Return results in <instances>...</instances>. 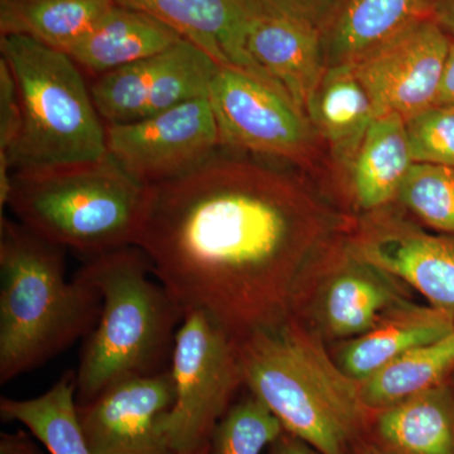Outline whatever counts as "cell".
Returning a JSON list of instances; mask_svg holds the SVG:
<instances>
[{"label": "cell", "instance_id": "obj_7", "mask_svg": "<svg viewBox=\"0 0 454 454\" xmlns=\"http://www.w3.org/2000/svg\"><path fill=\"white\" fill-rule=\"evenodd\" d=\"M175 403L162 428L177 454H195L210 443L212 432L244 382L235 340L202 310L184 316L170 361Z\"/></svg>", "mask_w": 454, "mask_h": 454}, {"label": "cell", "instance_id": "obj_17", "mask_svg": "<svg viewBox=\"0 0 454 454\" xmlns=\"http://www.w3.org/2000/svg\"><path fill=\"white\" fill-rule=\"evenodd\" d=\"M181 40L175 29L157 18L115 4L64 52L82 70L98 77L158 55Z\"/></svg>", "mask_w": 454, "mask_h": 454}, {"label": "cell", "instance_id": "obj_10", "mask_svg": "<svg viewBox=\"0 0 454 454\" xmlns=\"http://www.w3.org/2000/svg\"><path fill=\"white\" fill-rule=\"evenodd\" d=\"M217 70L205 51L181 40L158 55L95 77L90 90L104 122L122 124L207 94Z\"/></svg>", "mask_w": 454, "mask_h": 454}, {"label": "cell", "instance_id": "obj_22", "mask_svg": "<svg viewBox=\"0 0 454 454\" xmlns=\"http://www.w3.org/2000/svg\"><path fill=\"white\" fill-rule=\"evenodd\" d=\"M114 5L113 0H0V33L66 51Z\"/></svg>", "mask_w": 454, "mask_h": 454}, {"label": "cell", "instance_id": "obj_14", "mask_svg": "<svg viewBox=\"0 0 454 454\" xmlns=\"http://www.w3.org/2000/svg\"><path fill=\"white\" fill-rule=\"evenodd\" d=\"M115 4L145 12L157 18L190 41L216 62L255 77L286 91L247 51V35L253 23L267 9L258 0H113ZM288 97V95H286ZM289 98V97H288Z\"/></svg>", "mask_w": 454, "mask_h": 454}, {"label": "cell", "instance_id": "obj_26", "mask_svg": "<svg viewBox=\"0 0 454 454\" xmlns=\"http://www.w3.org/2000/svg\"><path fill=\"white\" fill-rule=\"evenodd\" d=\"M283 432L276 415L252 394L221 418L212 432L208 454H262Z\"/></svg>", "mask_w": 454, "mask_h": 454}, {"label": "cell", "instance_id": "obj_15", "mask_svg": "<svg viewBox=\"0 0 454 454\" xmlns=\"http://www.w3.org/2000/svg\"><path fill=\"white\" fill-rule=\"evenodd\" d=\"M435 0H339L319 31L325 68L354 65L432 17Z\"/></svg>", "mask_w": 454, "mask_h": 454}, {"label": "cell", "instance_id": "obj_16", "mask_svg": "<svg viewBox=\"0 0 454 454\" xmlns=\"http://www.w3.org/2000/svg\"><path fill=\"white\" fill-rule=\"evenodd\" d=\"M247 51L306 114L310 95L325 70L319 32L267 9L250 28Z\"/></svg>", "mask_w": 454, "mask_h": 454}, {"label": "cell", "instance_id": "obj_11", "mask_svg": "<svg viewBox=\"0 0 454 454\" xmlns=\"http://www.w3.org/2000/svg\"><path fill=\"white\" fill-rule=\"evenodd\" d=\"M452 38L426 18L355 62L378 116L405 121L435 106Z\"/></svg>", "mask_w": 454, "mask_h": 454}, {"label": "cell", "instance_id": "obj_20", "mask_svg": "<svg viewBox=\"0 0 454 454\" xmlns=\"http://www.w3.org/2000/svg\"><path fill=\"white\" fill-rule=\"evenodd\" d=\"M373 437L389 454H454V399L438 387L375 411Z\"/></svg>", "mask_w": 454, "mask_h": 454}, {"label": "cell", "instance_id": "obj_12", "mask_svg": "<svg viewBox=\"0 0 454 454\" xmlns=\"http://www.w3.org/2000/svg\"><path fill=\"white\" fill-rule=\"evenodd\" d=\"M173 403L175 382L167 370L115 382L77 409L92 454H177L162 428Z\"/></svg>", "mask_w": 454, "mask_h": 454}, {"label": "cell", "instance_id": "obj_21", "mask_svg": "<svg viewBox=\"0 0 454 454\" xmlns=\"http://www.w3.org/2000/svg\"><path fill=\"white\" fill-rule=\"evenodd\" d=\"M454 333V322L434 307H411L394 313L351 340L340 355V367L363 382L411 349Z\"/></svg>", "mask_w": 454, "mask_h": 454}, {"label": "cell", "instance_id": "obj_25", "mask_svg": "<svg viewBox=\"0 0 454 454\" xmlns=\"http://www.w3.org/2000/svg\"><path fill=\"white\" fill-rule=\"evenodd\" d=\"M365 269H351L333 280L325 295L328 325L337 336H360L379 324L390 292Z\"/></svg>", "mask_w": 454, "mask_h": 454}, {"label": "cell", "instance_id": "obj_34", "mask_svg": "<svg viewBox=\"0 0 454 454\" xmlns=\"http://www.w3.org/2000/svg\"><path fill=\"white\" fill-rule=\"evenodd\" d=\"M348 454H389L384 452V450H380L378 446L372 443L370 441H366V439L363 438V435L360 437L355 438L354 441L349 444Z\"/></svg>", "mask_w": 454, "mask_h": 454}, {"label": "cell", "instance_id": "obj_35", "mask_svg": "<svg viewBox=\"0 0 454 454\" xmlns=\"http://www.w3.org/2000/svg\"><path fill=\"white\" fill-rule=\"evenodd\" d=\"M195 454H208V446L202 448L201 450H199V452H196Z\"/></svg>", "mask_w": 454, "mask_h": 454}, {"label": "cell", "instance_id": "obj_23", "mask_svg": "<svg viewBox=\"0 0 454 454\" xmlns=\"http://www.w3.org/2000/svg\"><path fill=\"white\" fill-rule=\"evenodd\" d=\"M0 415L7 422L22 423L50 454H92L76 402L74 372H65L40 396L17 400L3 396Z\"/></svg>", "mask_w": 454, "mask_h": 454}, {"label": "cell", "instance_id": "obj_9", "mask_svg": "<svg viewBox=\"0 0 454 454\" xmlns=\"http://www.w3.org/2000/svg\"><path fill=\"white\" fill-rule=\"evenodd\" d=\"M106 129L107 154L149 187L184 177L220 149L208 92L149 118L106 124Z\"/></svg>", "mask_w": 454, "mask_h": 454}, {"label": "cell", "instance_id": "obj_4", "mask_svg": "<svg viewBox=\"0 0 454 454\" xmlns=\"http://www.w3.org/2000/svg\"><path fill=\"white\" fill-rule=\"evenodd\" d=\"M245 384L284 430L322 454H348L365 432L360 387L306 333L277 325L236 342Z\"/></svg>", "mask_w": 454, "mask_h": 454}, {"label": "cell", "instance_id": "obj_29", "mask_svg": "<svg viewBox=\"0 0 454 454\" xmlns=\"http://www.w3.org/2000/svg\"><path fill=\"white\" fill-rule=\"evenodd\" d=\"M22 130V103L16 77L0 59V154L7 155Z\"/></svg>", "mask_w": 454, "mask_h": 454}, {"label": "cell", "instance_id": "obj_5", "mask_svg": "<svg viewBox=\"0 0 454 454\" xmlns=\"http://www.w3.org/2000/svg\"><path fill=\"white\" fill-rule=\"evenodd\" d=\"M151 187L109 154L92 162L16 170L8 206L44 240L83 255L137 245Z\"/></svg>", "mask_w": 454, "mask_h": 454}, {"label": "cell", "instance_id": "obj_24", "mask_svg": "<svg viewBox=\"0 0 454 454\" xmlns=\"http://www.w3.org/2000/svg\"><path fill=\"white\" fill-rule=\"evenodd\" d=\"M454 369V333L391 361L361 382L367 411H380L441 387Z\"/></svg>", "mask_w": 454, "mask_h": 454}, {"label": "cell", "instance_id": "obj_6", "mask_svg": "<svg viewBox=\"0 0 454 454\" xmlns=\"http://www.w3.org/2000/svg\"><path fill=\"white\" fill-rule=\"evenodd\" d=\"M0 52L16 77L22 103L20 138L2 154L13 172L107 155L106 122L82 68L67 53L23 35H2Z\"/></svg>", "mask_w": 454, "mask_h": 454}, {"label": "cell", "instance_id": "obj_2", "mask_svg": "<svg viewBox=\"0 0 454 454\" xmlns=\"http://www.w3.org/2000/svg\"><path fill=\"white\" fill-rule=\"evenodd\" d=\"M0 384L43 365L94 330L100 293L65 276V249L0 219Z\"/></svg>", "mask_w": 454, "mask_h": 454}, {"label": "cell", "instance_id": "obj_32", "mask_svg": "<svg viewBox=\"0 0 454 454\" xmlns=\"http://www.w3.org/2000/svg\"><path fill=\"white\" fill-rule=\"evenodd\" d=\"M270 447V454H322L301 439L289 434L286 430Z\"/></svg>", "mask_w": 454, "mask_h": 454}, {"label": "cell", "instance_id": "obj_27", "mask_svg": "<svg viewBox=\"0 0 454 454\" xmlns=\"http://www.w3.org/2000/svg\"><path fill=\"white\" fill-rule=\"evenodd\" d=\"M397 200L424 223L454 235V168L414 163Z\"/></svg>", "mask_w": 454, "mask_h": 454}, {"label": "cell", "instance_id": "obj_13", "mask_svg": "<svg viewBox=\"0 0 454 454\" xmlns=\"http://www.w3.org/2000/svg\"><path fill=\"white\" fill-rule=\"evenodd\" d=\"M355 254L376 270L411 284L454 322V235H433L393 217L370 221Z\"/></svg>", "mask_w": 454, "mask_h": 454}, {"label": "cell", "instance_id": "obj_1", "mask_svg": "<svg viewBox=\"0 0 454 454\" xmlns=\"http://www.w3.org/2000/svg\"><path fill=\"white\" fill-rule=\"evenodd\" d=\"M316 231L300 179L220 148L193 172L151 186L136 247L184 316L202 310L234 339L279 325L273 309L286 270Z\"/></svg>", "mask_w": 454, "mask_h": 454}, {"label": "cell", "instance_id": "obj_31", "mask_svg": "<svg viewBox=\"0 0 454 454\" xmlns=\"http://www.w3.org/2000/svg\"><path fill=\"white\" fill-rule=\"evenodd\" d=\"M437 106H454V41L450 44L448 53L446 67H444L443 79H442L441 89H439Z\"/></svg>", "mask_w": 454, "mask_h": 454}, {"label": "cell", "instance_id": "obj_30", "mask_svg": "<svg viewBox=\"0 0 454 454\" xmlns=\"http://www.w3.org/2000/svg\"><path fill=\"white\" fill-rule=\"evenodd\" d=\"M271 13L291 18L321 31L339 0H258Z\"/></svg>", "mask_w": 454, "mask_h": 454}, {"label": "cell", "instance_id": "obj_33", "mask_svg": "<svg viewBox=\"0 0 454 454\" xmlns=\"http://www.w3.org/2000/svg\"><path fill=\"white\" fill-rule=\"evenodd\" d=\"M432 18L454 41V0H435Z\"/></svg>", "mask_w": 454, "mask_h": 454}, {"label": "cell", "instance_id": "obj_8", "mask_svg": "<svg viewBox=\"0 0 454 454\" xmlns=\"http://www.w3.org/2000/svg\"><path fill=\"white\" fill-rule=\"evenodd\" d=\"M208 98L221 149L297 166L316 157L319 139L306 114L269 83L219 67Z\"/></svg>", "mask_w": 454, "mask_h": 454}, {"label": "cell", "instance_id": "obj_3", "mask_svg": "<svg viewBox=\"0 0 454 454\" xmlns=\"http://www.w3.org/2000/svg\"><path fill=\"white\" fill-rule=\"evenodd\" d=\"M76 273L103 300L74 372L77 405L89 404L124 379L169 370L184 312L162 283L152 278L145 253L131 245L98 254L89 256Z\"/></svg>", "mask_w": 454, "mask_h": 454}, {"label": "cell", "instance_id": "obj_18", "mask_svg": "<svg viewBox=\"0 0 454 454\" xmlns=\"http://www.w3.org/2000/svg\"><path fill=\"white\" fill-rule=\"evenodd\" d=\"M306 115L340 170L379 118L352 65L325 68L307 103Z\"/></svg>", "mask_w": 454, "mask_h": 454}, {"label": "cell", "instance_id": "obj_28", "mask_svg": "<svg viewBox=\"0 0 454 454\" xmlns=\"http://www.w3.org/2000/svg\"><path fill=\"white\" fill-rule=\"evenodd\" d=\"M405 122L414 163L454 168V106H432Z\"/></svg>", "mask_w": 454, "mask_h": 454}, {"label": "cell", "instance_id": "obj_19", "mask_svg": "<svg viewBox=\"0 0 454 454\" xmlns=\"http://www.w3.org/2000/svg\"><path fill=\"white\" fill-rule=\"evenodd\" d=\"M413 164L406 122L390 114L375 119L340 172L345 173L358 207L376 212L397 200Z\"/></svg>", "mask_w": 454, "mask_h": 454}]
</instances>
